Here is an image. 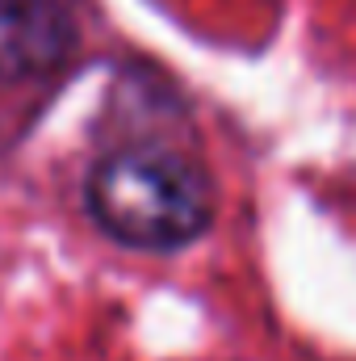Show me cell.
Here are the masks:
<instances>
[{
    "mask_svg": "<svg viewBox=\"0 0 356 361\" xmlns=\"http://www.w3.org/2000/svg\"><path fill=\"white\" fill-rule=\"evenodd\" d=\"M89 219L139 252H180L197 244L218 210L210 173L164 143H126L92 160L84 177Z\"/></svg>",
    "mask_w": 356,
    "mask_h": 361,
    "instance_id": "6da1fadb",
    "label": "cell"
},
{
    "mask_svg": "<svg viewBox=\"0 0 356 361\" xmlns=\"http://www.w3.org/2000/svg\"><path fill=\"white\" fill-rule=\"evenodd\" d=\"M76 51L63 0H0V80L25 85L59 72Z\"/></svg>",
    "mask_w": 356,
    "mask_h": 361,
    "instance_id": "7a4b0ae2",
    "label": "cell"
}]
</instances>
